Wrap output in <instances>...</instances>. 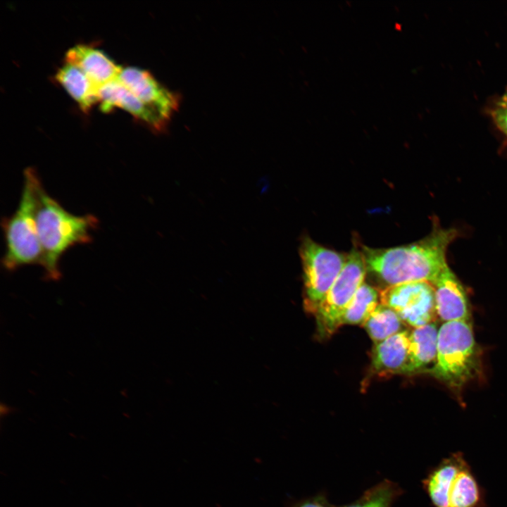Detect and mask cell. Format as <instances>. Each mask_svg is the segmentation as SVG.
<instances>
[{"label":"cell","instance_id":"cell-1","mask_svg":"<svg viewBox=\"0 0 507 507\" xmlns=\"http://www.w3.org/2000/svg\"><path fill=\"white\" fill-rule=\"evenodd\" d=\"M457 234L454 229L434 225L428 236L416 242L389 249L363 246L361 251L367 270L389 286L413 282L433 285L448 266L446 251Z\"/></svg>","mask_w":507,"mask_h":507},{"label":"cell","instance_id":"cell-2","mask_svg":"<svg viewBox=\"0 0 507 507\" xmlns=\"http://www.w3.org/2000/svg\"><path fill=\"white\" fill-rule=\"evenodd\" d=\"M36 222L43 251L44 280L57 281L61 277L62 256L73 246L90 243L99 220L92 214L70 213L42 185L38 194Z\"/></svg>","mask_w":507,"mask_h":507},{"label":"cell","instance_id":"cell-3","mask_svg":"<svg viewBox=\"0 0 507 507\" xmlns=\"http://www.w3.org/2000/svg\"><path fill=\"white\" fill-rule=\"evenodd\" d=\"M42 186L37 171L32 168H26L18 207L10 216L1 220L5 242L1 265L7 271L30 265H42L43 251L36 222L38 194Z\"/></svg>","mask_w":507,"mask_h":507},{"label":"cell","instance_id":"cell-4","mask_svg":"<svg viewBox=\"0 0 507 507\" xmlns=\"http://www.w3.org/2000/svg\"><path fill=\"white\" fill-rule=\"evenodd\" d=\"M477 348L469 320L444 322L438 330L433 375L449 387L460 388L475 372Z\"/></svg>","mask_w":507,"mask_h":507},{"label":"cell","instance_id":"cell-5","mask_svg":"<svg viewBox=\"0 0 507 507\" xmlns=\"http://www.w3.org/2000/svg\"><path fill=\"white\" fill-rule=\"evenodd\" d=\"M366 269L362 251L353 248L341 273L314 313L322 337L332 335L340 327L344 310L364 283Z\"/></svg>","mask_w":507,"mask_h":507},{"label":"cell","instance_id":"cell-6","mask_svg":"<svg viewBox=\"0 0 507 507\" xmlns=\"http://www.w3.org/2000/svg\"><path fill=\"white\" fill-rule=\"evenodd\" d=\"M300 256L304 276V307L314 314L341 273L347 255L305 237L300 246Z\"/></svg>","mask_w":507,"mask_h":507},{"label":"cell","instance_id":"cell-7","mask_svg":"<svg viewBox=\"0 0 507 507\" xmlns=\"http://www.w3.org/2000/svg\"><path fill=\"white\" fill-rule=\"evenodd\" d=\"M380 301L415 328L433 323L437 315L434 288L427 282L389 285L380 293Z\"/></svg>","mask_w":507,"mask_h":507},{"label":"cell","instance_id":"cell-8","mask_svg":"<svg viewBox=\"0 0 507 507\" xmlns=\"http://www.w3.org/2000/svg\"><path fill=\"white\" fill-rule=\"evenodd\" d=\"M117 79L144 104L170 123L180 104L178 93L159 82L147 70L121 67Z\"/></svg>","mask_w":507,"mask_h":507},{"label":"cell","instance_id":"cell-9","mask_svg":"<svg viewBox=\"0 0 507 507\" xmlns=\"http://www.w3.org/2000/svg\"><path fill=\"white\" fill-rule=\"evenodd\" d=\"M98 101L100 103L102 111L108 112L113 107H120L156 132H163L169 125L156 111L139 100L117 78L99 87Z\"/></svg>","mask_w":507,"mask_h":507},{"label":"cell","instance_id":"cell-10","mask_svg":"<svg viewBox=\"0 0 507 507\" xmlns=\"http://www.w3.org/2000/svg\"><path fill=\"white\" fill-rule=\"evenodd\" d=\"M437 315L444 322L469 320L465 291L454 273L446 266L433 284Z\"/></svg>","mask_w":507,"mask_h":507},{"label":"cell","instance_id":"cell-11","mask_svg":"<svg viewBox=\"0 0 507 507\" xmlns=\"http://www.w3.org/2000/svg\"><path fill=\"white\" fill-rule=\"evenodd\" d=\"M65 60L80 68L98 88L117 78L122 67L102 50L82 44L70 47Z\"/></svg>","mask_w":507,"mask_h":507},{"label":"cell","instance_id":"cell-12","mask_svg":"<svg viewBox=\"0 0 507 507\" xmlns=\"http://www.w3.org/2000/svg\"><path fill=\"white\" fill-rule=\"evenodd\" d=\"M466 462L462 453H451L432 468L423 480V488L434 507H448L453 480Z\"/></svg>","mask_w":507,"mask_h":507},{"label":"cell","instance_id":"cell-13","mask_svg":"<svg viewBox=\"0 0 507 507\" xmlns=\"http://www.w3.org/2000/svg\"><path fill=\"white\" fill-rule=\"evenodd\" d=\"M410 333L403 330L376 344L372 366L379 374H403L409 358Z\"/></svg>","mask_w":507,"mask_h":507},{"label":"cell","instance_id":"cell-14","mask_svg":"<svg viewBox=\"0 0 507 507\" xmlns=\"http://www.w3.org/2000/svg\"><path fill=\"white\" fill-rule=\"evenodd\" d=\"M437 336L434 323L414 328L410 333L409 358L403 374L415 373L435 362Z\"/></svg>","mask_w":507,"mask_h":507},{"label":"cell","instance_id":"cell-15","mask_svg":"<svg viewBox=\"0 0 507 507\" xmlns=\"http://www.w3.org/2000/svg\"><path fill=\"white\" fill-rule=\"evenodd\" d=\"M56 79L83 111H87L98 101L99 88L77 66L65 62L58 69Z\"/></svg>","mask_w":507,"mask_h":507},{"label":"cell","instance_id":"cell-16","mask_svg":"<svg viewBox=\"0 0 507 507\" xmlns=\"http://www.w3.org/2000/svg\"><path fill=\"white\" fill-rule=\"evenodd\" d=\"M484 506L483 490L466 462L453 480L448 496V507Z\"/></svg>","mask_w":507,"mask_h":507},{"label":"cell","instance_id":"cell-17","mask_svg":"<svg viewBox=\"0 0 507 507\" xmlns=\"http://www.w3.org/2000/svg\"><path fill=\"white\" fill-rule=\"evenodd\" d=\"M380 294L373 287L363 283L344 310L340 320L343 325H361L379 305Z\"/></svg>","mask_w":507,"mask_h":507},{"label":"cell","instance_id":"cell-18","mask_svg":"<svg viewBox=\"0 0 507 507\" xmlns=\"http://www.w3.org/2000/svg\"><path fill=\"white\" fill-rule=\"evenodd\" d=\"M403 323L393 309L379 303L362 326L376 344L403 331Z\"/></svg>","mask_w":507,"mask_h":507},{"label":"cell","instance_id":"cell-19","mask_svg":"<svg viewBox=\"0 0 507 507\" xmlns=\"http://www.w3.org/2000/svg\"><path fill=\"white\" fill-rule=\"evenodd\" d=\"M403 493V490L397 483L384 479L366 489L356 501L334 507H392Z\"/></svg>","mask_w":507,"mask_h":507},{"label":"cell","instance_id":"cell-20","mask_svg":"<svg viewBox=\"0 0 507 507\" xmlns=\"http://www.w3.org/2000/svg\"><path fill=\"white\" fill-rule=\"evenodd\" d=\"M491 115L497 128L507 136V103L500 100L492 108Z\"/></svg>","mask_w":507,"mask_h":507},{"label":"cell","instance_id":"cell-21","mask_svg":"<svg viewBox=\"0 0 507 507\" xmlns=\"http://www.w3.org/2000/svg\"><path fill=\"white\" fill-rule=\"evenodd\" d=\"M288 507H334L327 500L325 492H320L292 503Z\"/></svg>","mask_w":507,"mask_h":507},{"label":"cell","instance_id":"cell-22","mask_svg":"<svg viewBox=\"0 0 507 507\" xmlns=\"http://www.w3.org/2000/svg\"><path fill=\"white\" fill-rule=\"evenodd\" d=\"M501 100L507 103V92H506V94L503 95V96L502 97V99Z\"/></svg>","mask_w":507,"mask_h":507}]
</instances>
